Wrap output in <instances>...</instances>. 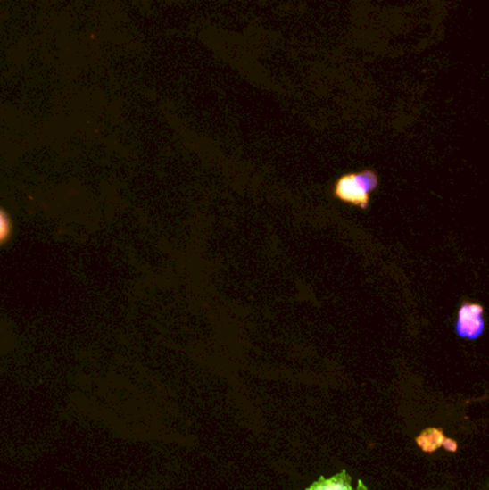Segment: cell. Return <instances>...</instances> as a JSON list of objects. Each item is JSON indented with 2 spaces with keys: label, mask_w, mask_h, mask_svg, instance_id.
I'll list each match as a JSON object with an SVG mask.
<instances>
[{
  "label": "cell",
  "mask_w": 489,
  "mask_h": 490,
  "mask_svg": "<svg viewBox=\"0 0 489 490\" xmlns=\"http://www.w3.org/2000/svg\"><path fill=\"white\" fill-rule=\"evenodd\" d=\"M379 187V177L377 172L365 170L361 172H351L337 179L333 187V196L342 203H349L361 210H369L370 195Z\"/></svg>",
  "instance_id": "6da1fadb"
},
{
  "label": "cell",
  "mask_w": 489,
  "mask_h": 490,
  "mask_svg": "<svg viewBox=\"0 0 489 490\" xmlns=\"http://www.w3.org/2000/svg\"><path fill=\"white\" fill-rule=\"evenodd\" d=\"M484 305L478 303L465 302L460 305L457 314L455 331L460 338L465 340H478L485 331V320H484Z\"/></svg>",
  "instance_id": "7a4b0ae2"
},
{
  "label": "cell",
  "mask_w": 489,
  "mask_h": 490,
  "mask_svg": "<svg viewBox=\"0 0 489 490\" xmlns=\"http://www.w3.org/2000/svg\"><path fill=\"white\" fill-rule=\"evenodd\" d=\"M306 490H368V487L365 486L363 480H358V486L353 487L351 476L344 470V472L337 473L330 479L320 478Z\"/></svg>",
  "instance_id": "3957f363"
},
{
  "label": "cell",
  "mask_w": 489,
  "mask_h": 490,
  "mask_svg": "<svg viewBox=\"0 0 489 490\" xmlns=\"http://www.w3.org/2000/svg\"><path fill=\"white\" fill-rule=\"evenodd\" d=\"M12 234H13V222L11 215L8 214V211L0 207V247L9 243Z\"/></svg>",
  "instance_id": "277c9868"
}]
</instances>
